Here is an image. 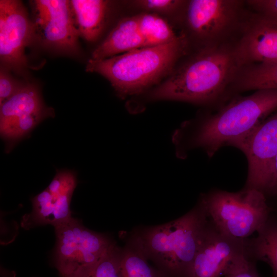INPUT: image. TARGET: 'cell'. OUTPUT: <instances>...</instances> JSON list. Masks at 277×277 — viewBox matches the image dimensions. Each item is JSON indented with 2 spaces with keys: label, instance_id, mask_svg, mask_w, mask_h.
<instances>
[{
  "label": "cell",
  "instance_id": "1",
  "mask_svg": "<svg viewBox=\"0 0 277 277\" xmlns=\"http://www.w3.org/2000/svg\"><path fill=\"white\" fill-rule=\"evenodd\" d=\"M277 110V89L256 90L232 100L216 112L187 121L174 133L176 154L200 148L209 157L244 136Z\"/></svg>",
  "mask_w": 277,
  "mask_h": 277
},
{
  "label": "cell",
  "instance_id": "2",
  "mask_svg": "<svg viewBox=\"0 0 277 277\" xmlns=\"http://www.w3.org/2000/svg\"><path fill=\"white\" fill-rule=\"evenodd\" d=\"M243 67L235 46L203 47L155 87L152 100H172L198 104L220 99Z\"/></svg>",
  "mask_w": 277,
  "mask_h": 277
},
{
  "label": "cell",
  "instance_id": "3",
  "mask_svg": "<svg viewBox=\"0 0 277 277\" xmlns=\"http://www.w3.org/2000/svg\"><path fill=\"white\" fill-rule=\"evenodd\" d=\"M208 220L199 201L182 216L165 224L135 229L129 239L166 277H191Z\"/></svg>",
  "mask_w": 277,
  "mask_h": 277
},
{
  "label": "cell",
  "instance_id": "4",
  "mask_svg": "<svg viewBox=\"0 0 277 277\" xmlns=\"http://www.w3.org/2000/svg\"><path fill=\"white\" fill-rule=\"evenodd\" d=\"M187 45L185 37L181 36L169 43L133 49L104 60H89L86 70L107 79L121 97L138 94L171 73Z\"/></svg>",
  "mask_w": 277,
  "mask_h": 277
},
{
  "label": "cell",
  "instance_id": "5",
  "mask_svg": "<svg viewBox=\"0 0 277 277\" xmlns=\"http://www.w3.org/2000/svg\"><path fill=\"white\" fill-rule=\"evenodd\" d=\"M208 219L222 233L245 240L257 232L271 213L265 194L253 188L237 192L214 190L202 194Z\"/></svg>",
  "mask_w": 277,
  "mask_h": 277
},
{
  "label": "cell",
  "instance_id": "6",
  "mask_svg": "<svg viewBox=\"0 0 277 277\" xmlns=\"http://www.w3.org/2000/svg\"><path fill=\"white\" fill-rule=\"evenodd\" d=\"M54 228L53 259L61 277H84L116 244L73 217Z\"/></svg>",
  "mask_w": 277,
  "mask_h": 277
},
{
  "label": "cell",
  "instance_id": "7",
  "mask_svg": "<svg viewBox=\"0 0 277 277\" xmlns=\"http://www.w3.org/2000/svg\"><path fill=\"white\" fill-rule=\"evenodd\" d=\"M242 2L234 0H191L183 8L186 26L204 47L216 42L234 26Z\"/></svg>",
  "mask_w": 277,
  "mask_h": 277
},
{
  "label": "cell",
  "instance_id": "8",
  "mask_svg": "<svg viewBox=\"0 0 277 277\" xmlns=\"http://www.w3.org/2000/svg\"><path fill=\"white\" fill-rule=\"evenodd\" d=\"M33 6L35 34L42 44L60 51L75 52L80 35L70 1L35 0Z\"/></svg>",
  "mask_w": 277,
  "mask_h": 277
},
{
  "label": "cell",
  "instance_id": "9",
  "mask_svg": "<svg viewBox=\"0 0 277 277\" xmlns=\"http://www.w3.org/2000/svg\"><path fill=\"white\" fill-rule=\"evenodd\" d=\"M35 34L34 24L21 1H0V58L3 64L17 71L27 67L25 51Z\"/></svg>",
  "mask_w": 277,
  "mask_h": 277
},
{
  "label": "cell",
  "instance_id": "10",
  "mask_svg": "<svg viewBox=\"0 0 277 277\" xmlns=\"http://www.w3.org/2000/svg\"><path fill=\"white\" fill-rule=\"evenodd\" d=\"M0 107L1 134L9 142L18 140L43 120L54 116L53 109L44 105L38 89L31 84H23Z\"/></svg>",
  "mask_w": 277,
  "mask_h": 277
},
{
  "label": "cell",
  "instance_id": "11",
  "mask_svg": "<svg viewBox=\"0 0 277 277\" xmlns=\"http://www.w3.org/2000/svg\"><path fill=\"white\" fill-rule=\"evenodd\" d=\"M230 146L240 149L247 157L248 171L245 188L261 191L277 155V112Z\"/></svg>",
  "mask_w": 277,
  "mask_h": 277
},
{
  "label": "cell",
  "instance_id": "12",
  "mask_svg": "<svg viewBox=\"0 0 277 277\" xmlns=\"http://www.w3.org/2000/svg\"><path fill=\"white\" fill-rule=\"evenodd\" d=\"M246 240L228 236L209 220L193 262L191 277H220L230 264L246 255Z\"/></svg>",
  "mask_w": 277,
  "mask_h": 277
},
{
  "label": "cell",
  "instance_id": "13",
  "mask_svg": "<svg viewBox=\"0 0 277 277\" xmlns=\"http://www.w3.org/2000/svg\"><path fill=\"white\" fill-rule=\"evenodd\" d=\"M249 23L235 45L243 67L277 63V21L258 15Z\"/></svg>",
  "mask_w": 277,
  "mask_h": 277
},
{
  "label": "cell",
  "instance_id": "14",
  "mask_svg": "<svg viewBox=\"0 0 277 277\" xmlns=\"http://www.w3.org/2000/svg\"><path fill=\"white\" fill-rule=\"evenodd\" d=\"M149 47L137 14L123 18L93 50L90 60H101L127 51Z\"/></svg>",
  "mask_w": 277,
  "mask_h": 277
},
{
  "label": "cell",
  "instance_id": "15",
  "mask_svg": "<svg viewBox=\"0 0 277 277\" xmlns=\"http://www.w3.org/2000/svg\"><path fill=\"white\" fill-rule=\"evenodd\" d=\"M72 196H55L45 189L32 198V211L23 216L21 226L26 230L46 225L55 227L66 222L72 217Z\"/></svg>",
  "mask_w": 277,
  "mask_h": 277
},
{
  "label": "cell",
  "instance_id": "16",
  "mask_svg": "<svg viewBox=\"0 0 277 277\" xmlns=\"http://www.w3.org/2000/svg\"><path fill=\"white\" fill-rule=\"evenodd\" d=\"M70 3L80 35L88 42L96 41L104 28L109 1L72 0Z\"/></svg>",
  "mask_w": 277,
  "mask_h": 277
},
{
  "label": "cell",
  "instance_id": "17",
  "mask_svg": "<svg viewBox=\"0 0 277 277\" xmlns=\"http://www.w3.org/2000/svg\"><path fill=\"white\" fill-rule=\"evenodd\" d=\"M257 233L256 237L246 240L248 258L267 263L271 268V277H277V219L270 214Z\"/></svg>",
  "mask_w": 277,
  "mask_h": 277
},
{
  "label": "cell",
  "instance_id": "18",
  "mask_svg": "<svg viewBox=\"0 0 277 277\" xmlns=\"http://www.w3.org/2000/svg\"><path fill=\"white\" fill-rule=\"evenodd\" d=\"M233 84V88L240 91L277 89V63L243 66Z\"/></svg>",
  "mask_w": 277,
  "mask_h": 277
},
{
  "label": "cell",
  "instance_id": "19",
  "mask_svg": "<svg viewBox=\"0 0 277 277\" xmlns=\"http://www.w3.org/2000/svg\"><path fill=\"white\" fill-rule=\"evenodd\" d=\"M148 259L137 245L129 238L121 248L120 271L121 277H166Z\"/></svg>",
  "mask_w": 277,
  "mask_h": 277
},
{
  "label": "cell",
  "instance_id": "20",
  "mask_svg": "<svg viewBox=\"0 0 277 277\" xmlns=\"http://www.w3.org/2000/svg\"><path fill=\"white\" fill-rule=\"evenodd\" d=\"M137 15L150 47L169 43L181 36L176 35L169 23L159 15L145 12Z\"/></svg>",
  "mask_w": 277,
  "mask_h": 277
},
{
  "label": "cell",
  "instance_id": "21",
  "mask_svg": "<svg viewBox=\"0 0 277 277\" xmlns=\"http://www.w3.org/2000/svg\"><path fill=\"white\" fill-rule=\"evenodd\" d=\"M121 250L116 244L84 277H121Z\"/></svg>",
  "mask_w": 277,
  "mask_h": 277
},
{
  "label": "cell",
  "instance_id": "22",
  "mask_svg": "<svg viewBox=\"0 0 277 277\" xmlns=\"http://www.w3.org/2000/svg\"><path fill=\"white\" fill-rule=\"evenodd\" d=\"M186 1L138 0L132 2L133 5L145 12L156 14H171L183 9Z\"/></svg>",
  "mask_w": 277,
  "mask_h": 277
},
{
  "label": "cell",
  "instance_id": "23",
  "mask_svg": "<svg viewBox=\"0 0 277 277\" xmlns=\"http://www.w3.org/2000/svg\"><path fill=\"white\" fill-rule=\"evenodd\" d=\"M77 185L75 174L68 170L57 171L46 188L55 196L72 195Z\"/></svg>",
  "mask_w": 277,
  "mask_h": 277
},
{
  "label": "cell",
  "instance_id": "24",
  "mask_svg": "<svg viewBox=\"0 0 277 277\" xmlns=\"http://www.w3.org/2000/svg\"><path fill=\"white\" fill-rule=\"evenodd\" d=\"M254 262L243 255L229 266L224 274L225 277H261L259 274Z\"/></svg>",
  "mask_w": 277,
  "mask_h": 277
},
{
  "label": "cell",
  "instance_id": "25",
  "mask_svg": "<svg viewBox=\"0 0 277 277\" xmlns=\"http://www.w3.org/2000/svg\"><path fill=\"white\" fill-rule=\"evenodd\" d=\"M23 85L19 84L6 70L0 72V105L10 98Z\"/></svg>",
  "mask_w": 277,
  "mask_h": 277
},
{
  "label": "cell",
  "instance_id": "26",
  "mask_svg": "<svg viewBox=\"0 0 277 277\" xmlns=\"http://www.w3.org/2000/svg\"><path fill=\"white\" fill-rule=\"evenodd\" d=\"M246 3L259 15L277 21V0H250Z\"/></svg>",
  "mask_w": 277,
  "mask_h": 277
},
{
  "label": "cell",
  "instance_id": "27",
  "mask_svg": "<svg viewBox=\"0 0 277 277\" xmlns=\"http://www.w3.org/2000/svg\"><path fill=\"white\" fill-rule=\"evenodd\" d=\"M261 192L265 196L266 194H277V155L266 177Z\"/></svg>",
  "mask_w": 277,
  "mask_h": 277
}]
</instances>
